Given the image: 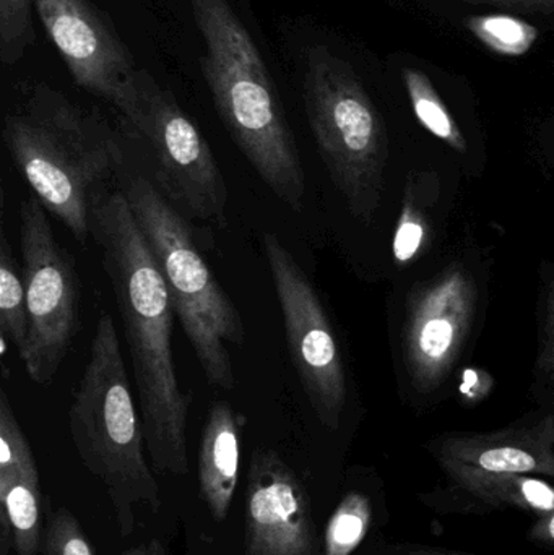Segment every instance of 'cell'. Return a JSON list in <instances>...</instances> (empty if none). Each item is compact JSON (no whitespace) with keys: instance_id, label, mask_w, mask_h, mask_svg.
<instances>
[{"instance_id":"f546056e","label":"cell","mask_w":554,"mask_h":555,"mask_svg":"<svg viewBox=\"0 0 554 555\" xmlns=\"http://www.w3.org/2000/svg\"><path fill=\"white\" fill-rule=\"evenodd\" d=\"M552 416H553V421H554V401H553Z\"/></svg>"},{"instance_id":"277c9868","label":"cell","mask_w":554,"mask_h":555,"mask_svg":"<svg viewBox=\"0 0 554 555\" xmlns=\"http://www.w3.org/2000/svg\"><path fill=\"white\" fill-rule=\"evenodd\" d=\"M68 429L78 459L103 482L120 537L136 530V508H162V489L143 453L142 417L137 413L116 323L98 319L90 354L68 410Z\"/></svg>"},{"instance_id":"d4e9b609","label":"cell","mask_w":554,"mask_h":555,"mask_svg":"<svg viewBox=\"0 0 554 555\" xmlns=\"http://www.w3.org/2000/svg\"><path fill=\"white\" fill-rule=\"evenodd\" d=\"M537 371L554 377V275L546 296L545 323H543L542 349L537 359Z\"/></svg>"},{"instance_id":"7a4b0ae2","label":"cell","mask_w":554,"mask_h":555,"mask_svg":"<svg viewBox=\"0 0 554 555\" xmlns=\"http://www.w3.org/2000/svg\"><path fill=\"white\" fill-rule=\"evenodd\" d=\"M202 68L218 116L263 184L289 210L305 207L301 155L259 41L231 0H192Z\"/></svg>"},{"instance_id":"cb8c5ba5","label":"cell","mask_w":554,"mask_h":555,"mask_svg":"<svg viewBox=\"0 0 554 555\" xmlns=\"http://www.w3.org/2000/svg\"><path fill=\"white\" fill-rule=\"evenodd\" d=\"M464 5L488 7L501 13L530 16L543 25L554 26V0H448Z\"/></svg>"},{"instance_id":"83f0119b","label":"cell","mask_w":554,"mask_h":555,"mask_svg":"<svg viewBox=\"0 0 554 555\" xmlns=\"http://www.w3.org/2000/svg\"><path fill=\"white\" fill-rule=\"evenodd\" d=\"M13 540L9 521L0 520V555H12Z\"/></svg>"},{"instance_id":"ac0fdd59","label":"cell","mask_w":554,"mask_h":555,"mask_svg":"<svg viewBox=\"0 0 554 555\" xmlns=\"http://www.w3.org/2000/svg\"><path fill=\"white\" fill-rule=\"evenodd\" d=\"M0 330L20 354L28 338L25 284L3 227L0 231Z\"/></svg>"},{"instance_id":"44dd1931","label":"cell","mask_w":554,"mask_h":555,"mask_svg":"<svg viewBox=\"0 0 554 555\" xmlns=\"http://www.w3.org/2000/svg\"><path fill=\"white\" fill-rule=\"evenodd\" d=\"M42 555H96L78 518L68 508H55L46 518Z\"/></svg>"},{"instance_id":"603a6c76","label":"cell","mask_w":554,"mask_h":555,"mask_svg":"<svg viewBox=\"0 0 554 555\" xmlns=\"http://www.w3.org/2000/svg\"><path fill=\"white\" fill-rule=\"evenodd\" d=\"M474 25H471L472 31L478 38L487 41L491 48H498L500 51L516 52L517 49L529 48L532 36L529 35V29L520 23L519 20L507 16V13H501L498 16H484V18L472 20Z\"/></svg>"},{"instance_id":"5bb4252c","label":"cell","mask_w":554,"mask_h":555,"mask_svg":"<svg viewBox=\"0 0 554 555\" xmlns=\"http://www.w3.org/2000/svg\"><path fill=\"white\" fill-rule=\"evenodd\" d=\"M0 518L9 521L13 553L42 555L41 475L5 390L0 391Z\"/></svg>"},{"instance_id":"6da1fadb","label":"cell","mask_w":554,"mask_h":555,"mask_svg":"<svg viewBox=\"0 0 554 555\" xmlns=\"http://www.w3.org/2000/svg\"><path fill=\"white\" fill-rule=\"evenodd\" d=\"M91 237L100 247L103 269L116 297L153 468L185 476L191 397L184 393L176 374V313L165 278L124 191L98 192L91 205Z\"/></svg>"},{"instance_id":"8992f818","label":"cell","mask_w":554,"mask_h":555,"mask_svg":"<svg viewBox=\"0 0 554 555\" xmlns=\"http://www.w3.org/2000/svg\"><path fill=\"white\" fill-rule=\"evenodd\" d=\"M137 224L158 263L176 317L208 384L236 387L228 345L241 346L246 328L195 244L181 211L149 179L136 176L124 189Z\"/></svg>"},{"instance_id":"7402d4cb","label":"cell","mask_w":554,"mask_h":555,"mask_svg":"<svg viewBox=\"0 0 554 555\" xmlns=\"http://www.w3.org/2000/svg\"><path fill=\"white\" fill-rule=\"evenodd\" d=\"M428 223L425 214L415 201L413 189L407 188L405 202H403L402 214L397 223L396 236H394V259L397 263L412 262L420 250L425 246Z\"/></svg>"},{"instance_id":"8fae6325","label":"cell","mask_w":554,"mask_h":555,"mask_svg":"<svg viewBox=\"0 0 554 555\" xmlns=\"http://www.w3.org/2000/svg\"><path fill=\"white\" fill-rule=\"evenodd\" d=\"M478 293L461 267L413 289L403 325V362L420 395L435 391L448 377L471 335Z\"/></svg>"},{"instance_id":"30bf717a","label":"cell","mask_w":554,"mask_h":555,"mask_svg":"<svg viewBox=\"0 0 554 555\" xmlns=\"http://www.w3.org/2000/svg\"><path fill=\"white\" fill-rule=\"evenodd\" d=\"M49 38L75 85L113 104L132 124L139 74L132 54L90 0H35Z\"/></svg>"},{"instance_id":"484cf974","label":"cell","mask_w":554,"mask_h":555,"mask_svg":"<svg viewBox=\"0 0 554 555\" xmlns=\"http://www.w3.org/2000/svg\"><path fill=\"white\" fill-rule=\"evenodd\" d=\"M530 540L539 546L554 550V512L537 517L530 528Z\"/></svg>"},{"instance_id":"ffe728a7","label":"cell","mask_w":554,"mask_h":555,"mask_svg":"<svg viewBox=\"0 0 554 555\" xmlns=\"http://www.w3.org/2000/svg\"><path fill=\"white\" fill-rule=\"evenodd\" d=\"M35 0H0V61L15 65L36 39Z\"/></svg>"},{"instance_id":"3957f363","label":"cell","mask_w":554,"mask_h":555,"mask_svg":"<svg viewBox=\"0 0 554 555\" xmlns=\"http://www.w3.org/2000/svg\"><path fill=\"white\" fill-rule=\"evenodd\" d=\"M2 140L46 211L87 244L94 197L123 165L106 120L41 83L28 88L22 103L3 117Z\"/></svg>"},{"instance_id":"ba28073f","label":"cell","mask_w":554,"mask_h":555,"mask_svg":"<svg viewBox=\"0 0 554 555\" xmlns=\"http://www.w3.org/2000/svg\"><path fill=\"white\" fill-rule=\"evenodd\" d=\"M137 88L139 106L130 126L152 146L159 191L182 214L227 227V181L210 143L171 91L159 87L143 68Z\"/></svg>"},{"instance_id":"9c48e42d","label":"cell","mask_w":554,"mask_h":555,"mask_svg":"<svg viewBox=\"0 0 554 555\" xmlns=\"http://www.w3.org/2000/svg\"><path fill=\"white\" fill-rule=\"evenodd\" d=\"M262 246L299 384L322 426L337 430L347 404V377L324 304L276 234H263Z\"/></svg>"},{"instance_id":"2e32d148","label":"cell","mask_w":554,"mask_h":555,"mask_svg":"<svg viewBox=\"0 0 554 555\" xmlns=\"http://www.w3.org/2000/svg\"><path fill=\"white\" fill-rule=\"evenodd\" d=\"M452 481L472 498L498 508H519L537 517L554 512V486L537 476L488 473L467 466H445Z\"/></svg>"},{"instance_id":"52a82bcc","label":"cell","mask_w":554,"mask_h":555,"mask_svg":"<svg viewBox=\"0 0 554 555\" xmlns=\"http://www.w3.org/2000/svg\"><path fill=\"white\" fill-rule=\"evenodd\" d=\"M20 250L28 338L20 359L35 384L54 380L81 326V284L70 254L57 243L41 202H20Z\"/></svg>"},{"instance_id":"e0dca14e","label":"cell","mask_w":554,"mask_h":555,"mask_svg":"<svg viewBox=\"0 0 554 555\" xmlns=\"http://www.w3.org/2000/svg\"><path fill=\"white\" fill-rule=\"evenodd\" d=\"M402 78L413 113L420 124L436 139L448 143L455 152H467V140H465L464 133L459 129L458 122L449 113L448 106L439 96L438 90L429 80L428 75L420 70L418 67L405 65L402 68Z\"/></svg>"},{"instance_id":"4fadbf2b","label":"cell","mask_w":554,"mask_h":555,"mask_svg":"<svg viewBox=\"0 0 554 555\" xmlns=\"http://www.w3.org/2000/svg\"><path fill=\"white\" fill-rule=\"evenodd\" d=\"M429 449L441 468L467 466L488 473L554 479L552 413L497 433L446 434L433 440Z\"/></svg>"},{"instance_id":"4316f807","label":"cell","mask_w":554,"mask_h":555,"mask_svg":"<svg viewBox=\"0 0 554 555\" xmlns=\"http://www.w3.org/2000/svg\"><path fill=\"white\" fill-rule=\"evenodd\" d=\"M120 555H168L162 541L153 540L146 541V543L137 544V546L130 547V550L124 551Z\"/></svg>"},{"instance_id":"9a60e30c","label":"cell","mask_w":554,"mask_h":555,"mask_svg":"<svg viewBox=\"0 0 554 555\" xmlns=\"http://www.w3.org/2000/svg\"><path fill=\"white\" fill-rule=\"evenodd\" d=\"M246 417L227 401L210 408L198 450V486L217 524L227 520L240 478L241 434Z\"/></svg>"},{"instance_id":"7c38bea8","label":"cell","mask_w":554,"mask_h":555,"mask_svg":"<svg viewBox=\"0 0 554 555\" xmlns=\"http://www.w3.org/2000/svg\"><path fill=\"white\" fill-rule=\"evenodd\" d=\"M244 555H322L305 485L276 450L266 447L250 455Z\"/></svg>"},{"instance_id":"5b68a950","label":"cell","mask_w":554,"mask_h":555,"mask_svg":"<svg viewBox=\"0 0 554 555\" xmlns=\"http://www.w3.org/2000/svg\"><path fill=\"white\" fill-rule=\"evenodd\" d=\"M309 129L328 176L363 223L376 217L389 159V137L357 67L322 38L295 46Z\"/></svg>"},{"instance_id":"f1b7e54d","label":"cell","mask_w":554,"mask_h":555,"mask_svg":"<svg viewBox=\"0 0 554 555\" xmlns=\"http://www.w3.org/2000/svg\"><path fill=\"white\" fill-rule=\"evenodd\" d=\"M409 555H465V554L439 553V551H418V553H412Z\"/></svg>"},{"instance_id":"d6986e66","label":"cell","mask_w":554,"mask_h":555,"mask_svg":"<svg viewBox=\"0 0 554 555\" xmlns=\"http://www.w3.org/2000/svg\"><path fill=\"white\" fill-rule=\"evenodd\" d=\"M373 521L370 499L348 492L332 514L324 534V555H351L360 547Z\"/></svg>"}]
</instances>
